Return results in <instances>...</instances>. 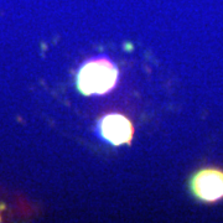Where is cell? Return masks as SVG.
<instances>
[{
  "label": "cell",
  "instance_id": "6da1fadb",
  "mask_svg": "<svg viewBox=\"0 0 223 223\" xmlns=\"http://www.w3.org/2000/svg\"><path fill=\"white\" fill-rule=\"evenodd\" d=\"M118 67L108 58H93L77 73V88L84 96H104L117 87Z\"/></svg>",
  "mask_w": 223,
  "mask_h": 223
},
{
  "label": "cell",
  "instance_id": "7a4b0ae2",
  "mask_svg": "<svg viewBox=\"0 0 223 223\" xmlns=\"http://www.w3.org/2000/svg\"><path fill=\"white\" fill-rule=\"evenodd\" d=\"M190 188L197 200L207 203L223 198V170L215 167L202 168L192 176Z\"/></svg>",
  "mask_w": 223,
  "mask_h": 223
},
{
  "label": "cell",
  "instance_id": "3957f363",
  "mask_svg": "<svg viewBox=\"0 0 223 223\" xmlns=\"http://www.w3.org/2000/svg\"><path fill=\"white\" fill-rule=\"evenodd\" d=\"M98 130L104 140L113 146L130 144L134 138V125L128 117L120 113L104 115L98 124Z\"/></svg>",
  "mask_w": 223,
  "mask_h": 223
}]
</instances>
